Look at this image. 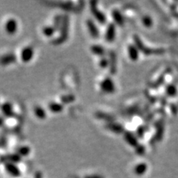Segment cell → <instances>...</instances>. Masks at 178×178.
Masks as SVG:
<instances>
[{
	"label": "cell",
	"instance_id": "obj_17",
	"mask_svg": "<svg viewBox=\"0 0 178 178\" xmlns=\"http://www.w3.org/2000/svg\"><path fill=\"white\" fill-rule=\"evenodd\" d=\"M58 5L59 8L65 10V11H71L73 8V3H71V2H62V3H59Z\"/></svg>",
	"mask_w": 178,
	"mask_h": 178
},
{
	"label": "cell",
	"instance_id": "obj_4",
	"mask_svg": "<svg viewBox=\"0 0 178 178\" xmlns=\"http://www.w3.org/2000/svg\"><path fill=\"white\" fill-rule=\"evenodd\" d=\"M34 56V49L31 46H27L21 51L20 58L21 60L24 63H28L32 60Z\"/></svg>",
	"mask_w": 178,
	"mask_h": 178
},
{
	"label": "cell",
	"instance_id": "obj_15",
	"mask_svg": "<svg viewBox=\"0 0 178 178\" xmlns=\"http://www.w3.org/2000/svg\"><path fill=\"white\" fill-rule=\"evenodd\" d=\"M112 17H113L115 23L117 24L118 25H122L123 24V18H122L120 11H117V10H114L112 11Z\"/></svg>",
	"mask_w": 178,
	"mask_h": 178
},
{
	"label": "cell",
	"instance_id": "obj_22",
	"mask_svg": "<svg viewBox=\"0 0 178 178\" xmlns=\"http://www.w3.org/2000/svg\"><path fill=\"white\" fill-rule=\"evenodd\" d=\"M128 54L132 59H135L137 57V50L134 46H131L128 47Z\"/></svg>",
	"mask_w": 178,
	"mask_h": 178
},
{
	"label": "cell",
	"instance_id": "obj_10",
	"mask_svg": "<svg viewBox=\"0 0 178 178\" xmlns=\"http://www.w3.org/2000/svg\"><path fill=\"white\" fill-rule=\"evenodd\" d=\"M48 108L53 113L58 114L60 113L64 109V105L62 103H57V102H52L49 104Z\"/></svg>",
	"mask_w": 178,
	"mask_h": 178
},
{
	"label": "cell",
	"instance_id": "obj_11",
	"mask_svg": "<svg viewBox=\"0 0 178 178\" xmlns=\"http://www.w3.org/2000/svg\"><path fill=\"white\" fill-rule=\"evenodd\" d=\"M91 51L92 52V54L96 55V56H98L100 57H103L105 56V51L104 48L100 45H93V46H91Z\"/></svg>",
	"mask_w": 178,
	"mask_h": 178
},
{
	"label": "cell",
	"instance_id": "obj_24",
	"mask_svg": "<svg viewBox=\"0 0 178 178\" xmlns=\"http://www.w3.org/2000/svg\"><path fill=\"white\" fill-rule=\"evenodd\" d=\"M4 122H5V120H4V118L3 116H0V127H1L4 124Z\"/></svg>",
	"mask_w": 178,
	"mask_h": 178
},
{
	"label": "cell",
	"instance_id": "obj_13",
	"mask_svg": "<svg viewBox=\"0 0 178 178\" xmlns=\"http://www.w3.org/2000/svg\"><path fill=\"white\" fill-rule=\"evenodd\" d=\"M108 61H109V66L108 67H109L110 72L114 74L116 72V56L114 52H110Z\"/></svg>",
	"mask_w": 178,
	"mask_h": 178
},
{
	"label": "cell",
	"instance_id": "obj_19",
	"mask_svg": "<svg viewBox=\"0 0 178 178\" xmlns=\"http://www.w3.org/2000/svg\"><path fill=\"white\" fill-rule=\"evenodd\" d=\"M96 116L98 119H100V120H105V121H111L112 120V116L111 115H108V114H105L104 113V112H102V111H98L97 113L95 114Z\"/></svg>",
	"mask_w": 178,
	"mask_h": 178
},
{
	"label": "cell",
	"instance_id": "obj_2",
	"mask_svg": "<svg viewBox=\"0 0 178 178\" xmlns=\"http://www.w3.org/2000/svg\"><path fill=\"white\" fill-rule=\"evenodd\" d=\"M97 2L92 1L90 3V8H91V11L92 15H93L94 19L99 22L100 24H104L106 22V16L103 11H101L98 8Z\"/></svg>",
	"mask_w": 178,
	"mask_h": 178
},
{
	"label": "cell",
	"instance_id": "obj_6",
	"mask_svg": "<svg viewBox=\"0 0 178 178\" xmlns=\"http://www.w3.org/2000/svg\"><path fill=\"white\" fill-rule=\"evenodd\" d=\"M86 26L89 30L90 35H91L94 39H97L100 36V30L99 28L94 22V20L89 19L86 21Z\"/></svg>",
	"mask_w": 178,
	"mask_h": 178
},
{
	"label": "cell",
	"instance_id": "obj_16",
	"mask_svg": "<svg viewBox=\"0 0 178 178\" xmlns=\"http://www.w3.org/2000/svg\"><path fill=\"white\" fill-rule=\"evenodd\" d=\"M106 128L110 131H111V132L117 133V134L122 132V128L121 126H120V125L118 124L112 123V122H109V123L106 124Z\"/></svg>",
	"mask_w": 178,
	"mask_h": 178
},
{
	"label": "cell",
	"instance_id": "obj_9",
	"mask_svg": "<svg viewBox=\"0 0 178 178\" xmlns=\"http://www.w3.org/2000/svg\"><path fill=\"white\" fill-rule=\"evenodd\" d=\"M0 109H1L3 115L7 117H11L12 116H13V105L10 102H6V103L2 104L0 106Z\"/></svg>",
	"mask_w": 178,
	"mask_h": 178
},
{
	"label": "cell",
	"instance_id": "obj_25",
	"mask_svg": "<svg viewBox=\"0 0 178 178\" xmlns=\"http://www.w3.org/2000/svg\"><path fill=\"white\" fill-rule=\"evenodd\" d=\"M0 106H1V105H0Z\"/></svg>",
	"mask_w": 178,
	"mask_h": 178
},
{
	"label": "cell",
	"instance_id": "obj_1",
	"mask_svg": "<svg viewBox=\"0 0 178 178\" xmlns=\"http://www.w3.org/2000/svg\"><path fill=\"white\" fill-rule=\"evenodd\" d=\"M59 32L60 35L57 37L56 40H54V42L55 45H61L68 38V33H69V16L67 15L63 16L62 23L61 24V27L59 28Z\"/></svg>",
	"mask_w": 178,
	"mask_h": 178
},
{
	"label": "cell",
	"instance_id": "obj_20",
	"mask_svg": "<svg viewBox=\"0 0 178 178\" xmlns=\"http://www.w3.org/2000/svg\"><path fill=\"white\" fill-rule=\"evenodd\" d=\"M75 100V97L72 94H67V95H64L62 96V97H61V102L60 103H65V104H67V103H72L73 101H74Z\"/></svg>",
	"mask_w": 178,
	"mask_h": 178
},
{
	"label": "cell",
	"instance_id": "obj_12",
	"mask_svg": "<svg viewBox=\"0 0 178 178\" xmlns=\"http://www.w3.org/2000/svg\"><path fill=\"white\" fill-rule=\"evenodd\" d=\"M34 113L36 117L40 120H44L46 118L47 114L46 110L40 105H36L34 108Z\"/></svg>",
	"mask_w": 178,
	"mask_h": 178
},
{
	"label": "cell",
	"instance_id": "obj_21",
	"mask_svg": "<svg viewBox=\"0 0 178 178\" xmlns=\"http://www.w3.org/2000/svg\"><path fill=\"white\" fill-rule=\"evenodd\" d=\"M99 65L102 68H106V67H108L109 66V61H108V59L105 57H100V59L99 61Z\"/></svg>",
	"mask_w": 178,
	"mask_h": 178
},
{
	"label": "cell",
	"instance_id": "obj_14",
	"mask_svg": "<svg viewBox=\"0 0 178 178\" xmlns=\"http://www.w3.org/2000/svg\"><path fill=\"white\" fill-rule=\"evenodd\" d=\"M57 29L54 25H47L42 28V34L47 37H51L56 33Z\"/></svg>",
	"mask_w": 178,
	"mask_h": 178
},
{
	"label": "cell",
	"instance_id": "obj_7",
	"mask_svg": "<svg viewBox=\"0 0 178 178\" xmlns=\"http://www.w3.org/2000/svg\"><path fill=\"white\" fill-rule=\"evenodd\" d=\"M17 60L16 56L14 54L9 53V54H5L0 57V65L3 66H8V65L13 64Z\"/></svg>",
	"mask_w": 178,
	"mask_h": 178
},
{
	"label": "cell",
	"instance_id": "obj_23",
	"mask_svg": "<svg viewBox=\"0 0 178 178\" xmlns=\"http://www.w3.org/2000/svg\"><path fill=\"white\" fill-rule=\"evenodd\" d=\"M19 151L22 153V154H26V153H28V151H29V148H28V147L26 146L21 147V148H19Z\"/></svg>",
	"mask_w": 178,
	"mask_h": 178
},
{
	"label": "cell",
	"instance_id": "obj_18",
	"mask_svg": "<svg viewBox=\"0 0 178 178\" xmlns=\"http://www.w3.org/2000/svg\"><path fill=\"white\" fill-rule=\"evenodd\" d=\"M62 20H63V16L62 15H57L54 17V24H53V25L54 26L57 30H59V28H60L61 24L62 23Z\"/></svg>",
	"mask_w": 178,
	"mask_h": 178
},
{
	"label": "cell",
	"instance_id": "obj_3",
	"mask_svg": "<svg viewBox=\"0 0 178 178\" xmlns=\"http://www.w3.org/2000/svg\"><path fill=\"white\" fill-rule=\"evenodd\" d=\"M100 88L102 91L105 94H112L115 91V85L114 81L110 77H106L100 81Z\"/></svg>",
	"mask_w": 178,
	"mask_h": 178
},
{
	"label": "cell",
	"instance_id": "obj_8",
	"mask_svg": "<svg viewBox=\"0 0 178 178\" xmlns=\"http://www.w3.org/2000/svg\"><path fill=\"white\" fill-rule=\"evenodd\" d=\"M116 36V28L114 23H110L106 28L105 33V39L108 42H112Z\"/></svg>",
	"mask_w": 178,
	"mask_h": 178
},
{
	"label": "cell",
	"instance_id": "obj_5",
	"mask_svg": "<svg viewBox=\"0 0 178 178\" xmlns=\"http://www.w3.org/2000/svg\"><path fill=\"white\" fill-rule=\"evenodd\" d=\"M18 22L14 18L8 19L5 24V30L9 35H13L17 32Z\"/></svg>",
	"mask_w": 178,
	"mask_h": 178
}]
</instances>
